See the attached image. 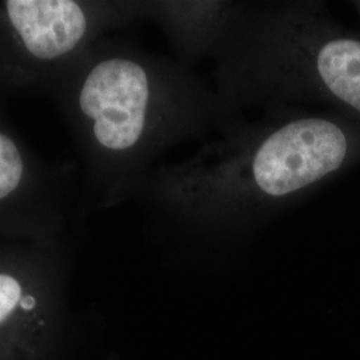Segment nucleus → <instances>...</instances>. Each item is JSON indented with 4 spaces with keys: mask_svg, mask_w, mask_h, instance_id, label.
I'll list each match as a JSON object with an SVG mask.
<instances>
[{
    "mask_svg": "<svg viewBox=\"0 0 360 360\" xmlns=\"http://www.w3.org/2000/svg\"><path fill=\"white\" fill-rule=\"evenodd\" d=\"M37 307L35 296L8 272L0 271V335L11 330L22 316Z\"/></svg>",
    "mask_w": 360,
    "mask_h": 360,
    "instance_id": "6",
    "label": "nucleus"
},
{
    "mask_svg": "<svg viewBox=\"0 0 360 360\" xmlns=\"http://www.w3.org/2000/svg\"><path fill=\"white\" fill-rule=\"evenodd\" d=\"M3 13L15 41L39 63L72 55L89 31L87 13L72 0H10Z\"/></svg>",
    "mask_w": 360,
    "mask_h": 360,
    "instance_id": "3",
    "label": "nucleus"
},
{
    "mask_svg": "<svg viewBox=\"0 0 360 360\" xmlns=\"http://www.w3.org/2000/svg\"><path fill=\"white\" fill-rule=\"evenodd\" d=\"M318 70L327 87L360 111V43L338 39L319 52Z\"/></svg>",
    "mask_w": 360,
    "mask_h": 360,
    "instance_id": "4",
    "label": "nucleus"
},
{
    "mask_svg": "<svg viewBox=\"0 0 360 360\" xmlns=\"http://www.w3.org/2000/svg\"><path fill=\"white\" fill-rule=\"evenodd\" d=\"M30 166L19 143L0 129V208L23 191Z\"/></svg>",
    "mask_w": 360,
    "mask_h": 360,
    "instance_id": "5",
    "label": "nucleus"
},
{
    "mask_svg": "<svg viewBox=\"0 0 360 360\" xmlns=\"http://www.w3.org/2000/svg\"><path fill=\"white\" fill-rule=\"evenodd\" d=\"M150 101L148 77L129 59H105L82 82L75 105L98 144L110 151H124L142 136Z\"/></svg>",
    "mask_w": 360,
    "mask_h": 360,
    "instance_id": "1",
    "label": "nucleus"
},
{
    "mask_svg": "<svg viewBox=\"0 0 360 360\" xmlns=\"http://www.w3.org/2000/svg\"><path fill=\"white\" fill-rule=\"evenodd\" d=\"M346 153V136L334 123L299 120L272 134L259 148L254 176L264 193L282 196L338 169Z\"/></svg>",
    "mask_w": 360,
    "mask_h": 360,
    "instance_id": "2",
    "label": "nucleus"
}]
</instances>
